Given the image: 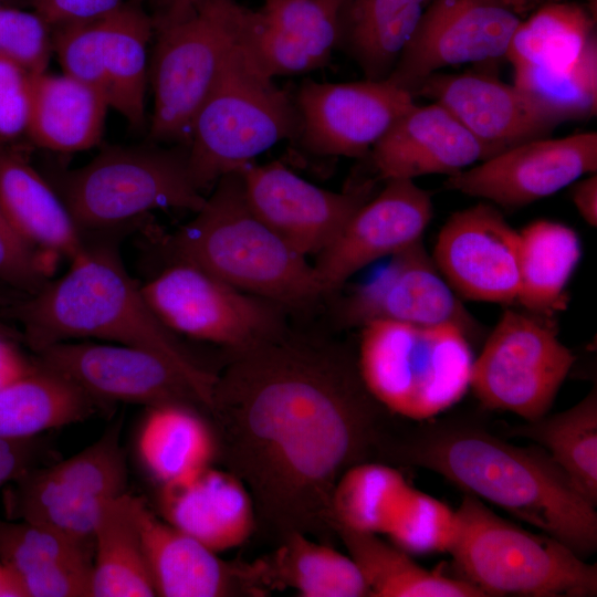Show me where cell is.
I'll list each match as a JSON object with an SVG mask.
<instances>
[{
    "instance_id": "cell-1",
    "label": "cell",
    "mask_w": 597,
    "mask_h": 597,
    "mask_svg": "<svg viewBox=\"0 0 597 597\" xmlns=\"http://www.w3.org/2000/svg\"><path fill=\"white\" fill-rule=\"evenodd\" d=\"M212 411L234 422L250 481L275 504L331 503L373 439L376 400L343 354L281 334L233 350Z\"/></svg>"
},
{
    "instance_id": "cell-2",
    "label": "cell",
    "mask_w": 597,
    "mask_h": 597,
    "mask_svg": "<svg viewBox=\"0 0 597 597\" xmlns=\"http://www.w3.org/2000/svg\"><path fill=\"white\" fill-rule=\"evenodd\" d=\"M406 462L430 470L554 537L580 557L597 548V513L548 454L509 443L464 422L426 426L400 449Z\"/></svg>"
},
{
    "instance_id": "cell-3",
    "label": "cell",
    "mask_w": 597,
    "mask_h": 597,
    "mask_svg": "<svg viewBox=\"0 0 597 597\" xmlns=\"http://www.w3.org/2000/svg\"><path fill=\"white\" fill-rule=\"evenodd\" d=\"M0 316L21 325L22 342L33 353L88 337L155 353L191 383L206 408L212 407L217 376L155 315L111 239L85 238L84 249L71 260L65 274L0 308Z\"/></svg>"
},
{
    "instance_id": "cell-4",
    "label": "cell",
    "mask_w": 597,
    "mask_h": 597,
    "mask_svg": "<svg viewBox=\"0 0 597 597\" xmlns=\"http://www.w3.org/2000/svg\"><path fill=\"white\" fill-rule=\"evenodd\" d=\"M172 261L193 264L282 306L323 295L314 266L248 202L240 170L222 176L195 217L167 241Z\"/></svg>"
},
{
    "instance_id": "cell-5",
    "label": "cell",
    "mask_w": 597,
    "mask_h": 597,
    "mask_svg": "<svg viewBox=\"0 0 597 597\" xmlns=\"http://www.w3.org/2000/svg\"><path fill=\"white\" fill-rule=\"evenodd\" d=\"M473 360L469 333L455 324L380 320L362 326L356 365L378 405L425 421L462 399L470 388Z\"/></svg>"
},
{
    "instance_id": "cell-6",
    "label": "cell",
    "mask_w": 597,
    "mask_h": 597,
    "mask_svg": "<svg viewBox=\"0 0 597 597\" xmlns=\"http://www.w3.org/2000/svg\"><path fill=\"white\" fill-rule=\"evenodd\" d=\"M455 512L449 553L484 596H596V565L562 542L511 523L470 494Z\"/></svg>"
},
{
    "instance_id": "cell-7",
    "label": "cell",
    "mask_w": 597,
    "mask_h": 597,
    "mask_svg": "<svg viewBox=\"0 0 597 597\" xmlns=\"http://www.w3.org/2000/svg\"><path fill=\"white\" fill-rule=\"evenodd\" d=\"M300 129L294 96L254 69L239 41L195 117L187 144L191 179L203 193L277 143L296 140Z\"/></svg>"
},
{
    "instance_id": "cell-8",
    "label": "cell",
    "mask_w": 597,
    "mask_h": 597,
    "mask_svg": "<svg viewBox=\"0 0 597 597\" xmlns=\"http://www.w3.org/2000/svg\"><path fill=\"white\" fill-rule=\"evenodd\" d=\"M52 185L84 235L157 209L197 212L206 200L191 179L186 144L107 148Z\"/></svg>"
},
{
    "instance_id": "cell-9",
    "label": "cell",
    "mask_w": 597,
    "mask_h": 597,
    "mask_svg": "<svg viewBox=\"0 0 597 597\" xmlns=\"http://www.w3.org/2000/svg\"><path fill=\"white\" fill-rule=\"evenodd\" d=\"M245 7L205 0L181 20L158 27L151 64L155 143L188 144L195 117L240 41Z\"/></svg>"
},
{
    "instance_id": "cell-10",
    "label": "cell",
    "mask_w": 597,
    "mask_h": 597,
    "mask_svg": "<svg viewBox=\"0 0 597 597\" xmlns=\"http://www.w3.org/2000/svg\"><path fill=\"white\" fill-rule=\"evenodd\" d=\"M127 479L116 422L67 459L13 478L3 496L6 517L50 526L87 543L102 507L126 492Z\"/></svg>"
},
{
    "instance_id": "cell-11",
    "label": "cell",
    "mask_w": 597,
    "mask_h": 597,
    "mask_svg": "<svg viewBox=\"0 0 597 597\" xmlns=\"http://www.w3.org/2000/svg\"><path fill=\"white\" fill-rule=\"evenodd\" d=\"M544 318L513 310L501 315L472 366L470 388L485 408L525 421L548 412L576 357Z\"/></svg>"
},
{
    "instance_id": "cell-12",
    "label": "cell",
    "mask_w": 597,
    "mask_h": 597,
    "mask_svg": "<svg viewBox=\"0 0 597 597\" xmlns=\"http://www.w3.org/2000/svg\"><path fill=\"white\" fill-rule=\"evenodd\" d=\"M140 286L155 315L178 336L239 350L285 331L282 305L187 262L172 261Z\"/></svg>"
},
{
    "instance_id": "cell-13",
    "label": "cell",
    "mask_w": 597,
    "mask_h": 597,
    "mask_svg": "<svg viewBox=\"0 0 597 597\" xmlns=\"http://www.w3.org/2000/svg\"><path fill=\"white\" fill-rule=\"evenodd\" d=\"M34 354L38 365L71 381L97 404L206 407L191 383L171 363L149 350L66 341Z\"/></svg>"
},
{
    "instance_id": "cell-14",
    "label": "cell",
    "mask_w": 597,
    "mask_h": 597,
    "mask_svg": "<svg viewBox=\"0 0 597 597\" xmlns=\"http://www.w3.org/2000/svg\"><path fill=\"white\" fill-rule=\"evenodd\" d=\"M301 116L296 140L320 156L360 158L415 103L387 80L322 83L304 80L295 96Z\"/></svg>"
},
{
    "instance_id": "cell-15",
    "label": "cell",
    "mask_w": 597,
    "mask_h": 597,
    "mask_svg": "<svg viewBox=\"0 0 597 597\" xmlns=\"http://www.w3.org/2000/svg\"><path fill=\"white\" fill-rule=\"evenodd\" d=\"M520 21L488 0H432L386 80L413 96L442 67L505 57Z\"/></svg>"
},
{
    "instance_id": "cell-16",
    "label": "cell",
    "mask_w": 597,
    "mask_h": 597,
    "mask_svg": "<svg viewBox=\"0 0 597 597\" xmlns=\"http://www.w3.org/2000/svg\"><path fill=\"white\" fill-rule=\"evenodd\" d=\"M597 170V134L537 138L516 145L454 175L444 186L502 207L548 197Z\"/></svg>"
},
{
    "instance_id": "cell-17",
    "label": "cell",
    "mask_w": 597,
    "mask_h": 597,
    "mask_svg": "<svg viewBox=\"0 0 597 597\" xmlns=\"http://www.w3.org/2000/svg\"><path fill=\"white\" fill-rule=\"evenodd\" d=\"M432 259L458 296L500 304L517 298L519 232L492 205L454 212L438 233Z\"/></svg>"
},
{
    "instance_id": "cell-18",
    "label": "cell",
    "mask_w": 597,
    "mask_h": 597,
    "mask_svg": "<svg viewBox=\"0 0 597 597\" xmlns=\"http://www.w3.org/2000/svg\"><path fill=\"white\" fill-rule=\"evenodd\" d=\"M350 217L313 265L323 294L363 268L422 240L433 213L430 195L413 180L389 179Z\"/></svg>"
},
{
    "instance_id": "cell-19",
    "label": "cell",
    "mask_w": 597,
    "mask_h": 597,
    "mask_svg": "<svg viewBox=\"0 0 597 597\" xmlns=\"http://www.w3.org/2000/svg\"><path fill=\"white\" fill-rule=\"evenodd\" d=\"M252 210L301 254L320 253L370 198V185L336 192L317 187L280 163L241 169Z\"/></svg>"
},
{
    "instance_id": "cell-20",
    "label": "cell",
    "mask_w": 597,
    "mask_h": 597,
    "mask_svg": "<svg viewBox=\"0 0 597 597\" xmlns=\"http://www.w3.org/2000/svg\"><path fill=\"white\" fill-rule=\"evenodd\" d=\"M346 326L373 321L416 325L455 324L469 334L476 325L446 281L422 240L390 256L389 264L353 290L339 307Z\"/></svg>"
},
{
    "instance_id": "cell-21",
    "label": "cell",
    "mask_w": 597,
    "mask_h": 597,
    "mask_svg": "<svg viewBox=\"0 0 597 597\" xmlns=\"http://www.w3.org/2000/svg\"><path fill=\"white\" fill-rule=\"evenodd\" d=\"M447 108L482 145L486 159L547 137L564 121L528 94L482 73L440 74L413 92Z\"/></svg>"
},
{
    "instance_id": "cell-22",
    "label": "cell",
    "mask_w": 597,
    "mask_h": 597,
    "mask_svg": "<svg viewBox=\"0 0 597 597\" xmlns=\"http://www.w3.org/2000/svg\"><path fill=\"white\" fill-rule=\"evenodd\" d=\"M344 0H265L247 9L240 46L266 77L324 67L338 49Z\"/></svg>"
},
{
    "instance_id": "cell-23",
    "label": "cell",
    "mask_w": 597,
    "mask_h": 597,
    "mask_svg": "<svg viewBox=\"0 0 597 597\" xmlns=\"http://www.w3.org/2000/svg\"><path fill=\"white\" fill-rule=\"evenodd\" d=\"M383 180L451 176L486 159L482 145L442 105L415 104L369 151Z\"/></svg>"
},
{
    "instance_id": "cell-24",
    "label": "cell",
    "mask_w": 597,
    "mask_h": 597,
    "mask_svg": "<svg viewBox=\"0 0 597 597\" xmlns=\"http://www.w3.org/2000/svg\"><path fill=\"white\" fill-rule=\"evenodd\" d=\"M160 510L168 523L218 554L241 546L255 524L254 501L245 483L211 465L163 485Z\"/></svg>"
},
{
    "instance_id": "cell-25",
    "label": "cell",
    "mask_w": 597,
    "mask_h": 597,
    "mask_svg": "<svg viewBox=\"0 0 597 597\" xmlns=\"http://www.w3.org/2000/svg\"><path fill=\"white\" fill-rule=\"evenodd\" d=\"M0 561L24 597H87L93 561L87 543L50 526L0 517Z\"/></svg>"
},
{
    "instance_id": "cell-26",
    "label": "cell",
    "mask_w": 597,
    "mask_h": 597,
    "mask_svg": "<svg viewBox=\"0 0 597 597\" xmlns=\"http://www.w3.org/2000/svg\"><path fill=\"white\" fill-rule=\"evenodd\" d=\"M0 207L14 229L33 247L70 261L85 237L53 185L22 151L0 139Z\"/></svg>"
},
{
    "instance_id": "cell-27",
    "label": "cell",
    "mask_w": 597,
    "mask_h": 597,
    "mask_svg": "<svg viewBox=\"0 0 597 597\" xmlns=\"http://www.w3.org/2000/svg\"><path fill=\"white\" fill-rule=\"evenodd\" d=\"M136 517L156 596L221 597L233 591L234 574L218 553L157 516L142 498Z\"/></svg>"
},
{
    "instance_id": "cell-28",
    "label": "cell",
    "mask_w": 597,
    "mask_h": 597,
    "mask_svg": "<svg viewBox=\"0 0 597 597\" xmlns=\"http://www.w3.org/2000/svg\"><path fill=\"white\" fill-rule=\"evenodd\" d=\"M108 107L101 92L64 73L36 74L27 133L41 148L86 150L100 143Z\"/></svg>"
},
{
    "instance_id": "cell-29",
    "label": "cell",
    "mask_w": 597,
    "mask_h": 597,
    "mask_svg": "<svg viewBox=\"0 0 597 597\" xmlns=\"http://www.w3.org/2000/svg\"><path fill=\"white\" fill-rule=\"evenodd\" d=\"M432 0H344L338 49L365 78L386 80Z\"/></svg>"
},
{
    "instance_id": "cell-30",
    "label": "cell",
    "mask_w": 597,
    "mask_h": 597,
    "mask_svg": "<svg viewBox=\"0 0 597 597\" xmlns=\"http://www.w3.org/2000/svg\"><path fill=\"white\" fill-rule=\"evenodd\" d=\"M579 235L570 227L536 220L519 232L520 290L516 301L548 317L566 307V287L580 260Z\"/></svg>"
},
{
    "instance_id": "cell-31",
    "label": "cell",
    "mask_w": 597,
    "mask_h": 597,
    "mask_svg": "<svg viewBox=\"0 0 597 597\" xmlns=\"http://www.w3.org/2000/svg\"><path fill=\"white\" fill-rule=\"evenodd\" d=\"M136 500L125 492L101 510L93 532V597L156 596L137 523Z\"/></svg>"
},
{
    "instance_id": "cell-32",
    "label": "cell",
    "mask_w": 597,
    "mask_h": 597,
    "mask_svg": "<svg viewBox=\"0 0 597 597\" xmlns=\"http://www.w3.org/2000/svg\"><path fill=\"white\" fill-rule=\"evenodd\" d=\"M155 27L138 6L123 3L102 18V51L109 107L133 127L145 123L147 48Z\"/></svg>"
},
{
    "instance_id": "cell-33",
    "label": "cell",
    "mask_w": 597,
    "mask_h": 597,
    "mask_svg": "<svg viewBox=\"0 0 597 597\" xmlns=\"http://www.w3.org/2000/svg\"><path fill=\"white\" fill-rule=\"evenodd\" d=\"M97 405L71 381L36 364L33 371L0 388V439L25 440L80 422Z\"/></svg>"
},
{
    "instance_id": "cell-34",
    "label": "cell",
    "mask_w": 597,
    "mask_h": 597,
    "mask_svg": "<svg viewBox=\"0 0 597 597\" xmlns=\"http://www.w3.org/2000/svg\"><path fill=\"white\" fill-rule=\"evenodd\" d=\"M338 531L370 597H485L463 578L426 569L408 552L376 534Z\"/></svg>"
},
{
    "instance_id": "cell-35",
    "label": "cell",
    "mask_w": 597,
    "mask_h": 597,
    "mask_svg": "<svg viewBox=\"0 0 597 597\" xmlns=\"http://www.w3.org/2000/svg\"><path fill=\"white\" fill-rule=\"evenodd\" d=\"M139 457L161 485L184 481L210 465L214 441L191 407H151L138 437Z\"/></svg>"
},
{
    "instance_id": "cell-36",
    "label": "cell",
    "mask_w": 597,
    "mask_h": 597,
    "mask_svg": "<svg viewBox=\"0 0 597 597\" xmlns=\"http://www.w3.org/2000/svg\"><path fill=\"white\" fill-rule=\"evenodd\" d=\"M509 434L536 442L574 488L597 505L596 388L567 410L512 427Z\"/></svg>"
},
{
    "instance_id": "cell-37",
    "label": "cell",
    "mask_w": 597,
    "mask_h": 597,
    "mask_svg": "<svg viewBox=\"0 0 597 597\" xmlns=\"http://www.w3.org/2000/svg\"><path fill=\"white\" fill-rule=\"evenodd\" d=\"M591 12L561 0L541 6L516 25L505 57L514 67L570 65L595 33Z\"/></svg>"
},
{
    "instance_id": "cell-38",
    "label": "cell",
    "mask_w": 597,
    "mask_h": 597,
    "mask_svg": "<svg viewBox=\"0 0 597 597\" xmlns=\"http://www.w3.org/2000/svg\"><path fill=\"white\" fill-rule=\"evenodd\" d=\"M410 489L396 469L358 462L346 469L336 481L331 509L338 527L385 534Z\"/></svg>"
},
{
    "instance_id": "cell-39",
    "label": "cell",
    "mask_w": 597,
    "mask_h": 597,
    "mask_svg": "<svg viewBox=\"0 0 597 597\" xmlns=\"http://www.w3.org/2000/svg\"><path fill=\"white\" fill-rule=\"evenodd\" d=\"M280 576L303 597H365L366 583L349 555L295 532L277 555Z\"/></svg>"
},
{
    "instance_id": "cell-40",
    "label": "cell",
    "mask_w": 597,
    "mask_h": 597,
    "mask_svg": "<svg viewBox=\"0 0 597 597\" xmlns=\"http://www.w3.org/2000/svg\"><path fill=\"white\" fill-rule=\"evenodd\" d=\"M514 85L564 122L587 119L597 111V40L562 69L514 67Z\"/></svg>"
},
{
    "instance_id": "cell-41",
    "label": "cell",
    "mask_w": 597,
    "mask_h": 597,
    "mask_svg": "<svg viewBox=\"0 0 597 597\" xmlns=\"http://www.w3.org/2000/svg\"><path fill=\"white\" fill-rule=\"evenodd\" d=\"M457 524L455 511L411 486L384 535L409 554L449 552Z\"/></svg>"
},
{
    "instance_id": "cell-42",
    "label": "cell",
    "mask_w": 597,
    "mask_h": 597,
    "mask_svg": "<svg viewBox=\"0 0 597 597\" xmlns=\"http://www.w3.org/2000/svg\"><path fill=\"white\" fill-rule=\"evenodd\" d=\"M52 45L64 74L97 90L106 97L102 18L57 25Z\"/></svg>"
},
{
    "instance_id": "cell-43",
    "label": "cell",
    "mask_w": 597,
    "mask_h": 597,
    "mask_svg": "<svg viewBox=\"0 0 597 597\" xmlns=\"http://www.w3.org/2000/svg\"><path fill=\"white\" fill-rule=\"evenodd\" d=\"M49 27L35 12L0 8V54L32 75L46 72L53 50Z\"/></svg>"
},
{
    "instance_id": "cell-44",
    "label": "cell",
    "mask_w": 597,
    "mask_h": 597,
    "mask_svg": "<svg viewBox=\"0 0 597 597\" xmlns=\"http://www.w3.org/2000/svg\"><path fill=\"white\" fill-rule=\"evenodd\" d=\"M46 256L14 229L0 207V287L22 297L36 293L49 281Z\"/></svg>"
},
{
    "instance_id": "cell-45",
    "label": "cell",
    "mask_w": 597,
    "mask_h": 597,
    "mask_svg": "<svg viewBox=\"0 0 597 597\" xmlns=\"http://www.w3.org/2000/svg\"><path fill=\"white\" fill-rule=\"evenodd\" d=\"M33 76L0 54V138L3 140L27 132Z\"/></svg>"
},
{
    "instance_id": "cell-46",
    "label": "cell",
    "mask_w": 597,
    "mask_h": 597,
    "mask_svg": "<svg viewBox=\"0 0 597 597\" xmlns=\"http://www.w3.org/2000/svg\"><path fill=\"white\" fill-rule=\"evenodd\" d=\"M35 13L49 25H62L103 18L124 2L123 0H32Z\"/></svg>"
},
{
    "instance_id": "cell-47",
    "label": "cell",
    "mask_w": 597,
    "mask_h": 597,
    "mask_svg": "<svg viewBox=\"0 0 597 597\" xmlns=\"http://www.w3.org/2000/svg\"><path fill=\"white\" fill-rule=\"evenodd\" d=\"M20 341L0 334V388L9 385L36 367L35 360H29L20 350Z\"/></svg>"
},
{
    "instance_id": "cell-48",
    "label": "cell",
    "mask_w": 597,
    "mask_h": 597,
    "mask_svg": "<svg viewBox=\"0 0 597 597\" xmlns=\"http://www.w3.org/2000/svg\"><path fill=\"white\" fill-rule=\"evenodd\" d=\"M572 200L583 218L590 227L597 226V175L589 174L578 179L572 188Z\"/></svg>"
},
{
    "instance_id": "cell-49",
    "label": "cell",
    "mask_w": 597,
    "mask_h": 597,
    "mask_svg": "<svg viewBox=\"0 0 597 597\" xmlns=\"http://www.w3.org/2000/svg\"><path fill=\"white\" fill-rule=\"evenodd\" d=\"M21 441L0 439V488L22 472Z\"/></svg>"
},
{
    "instance_id": "cell-50",
    "label": "cell",
    "mask_w": 597,
    "mask_h": 597,
    "mask_svg": "<svg viewBox=\"0 0 597 597\" xmlns=\"http://www.w3.org/2000/svg\"><path fill=\"white\" fill-rule=\"evenodd\" d=\"M205 0H171L166 12L155 22V27H161L190 14Z\"/></svg>"
},
{
    "instance_id": "cell-51",
    "label": "cell",
    "mask_w": 597,
    "mask_h": 597,
    "mask_svg": "<svg viewBox=\"0 0 597 597\" xmlns=\"http://www.w3.org/2000/svg\"><path fill=\"white\" fill-rule=\"evenodd\" d=\"M495 3L509 11L515 13L521 18L522 14L532 12L543 4L558 0H488Z\"/></svg>"
},
{
    "instance_id": "cell-52",
    "label": "cell",
    "mask_w": 597,
    "mask_h": 597,
    "mask_svg": "<svg viewBox=\"0 0 597 597\" xmlns=\"http://www.w3.org/2000/svg\"><path fill=\"white\" fill-rule=\"evenodd\" d=\"M0 597H24L13 574L0 561Z\"/></svg>"
},
{
    "instance_id": "cell-53",
    "label": "cell",
    "mask_w": 597,
    "mask_h": 597,
    "mask_svg": "<svg viewBox=\"0 0 597 597\" xmlns=\"http://www.w3.org/2000/svg\"><path fill=\"white\" fill-rule=\"evenodd\" d=\"M22 298L19 294L0 287V308L7 307Z\"/></svg>"
},
{
    "instance_id": "cell-54",
    "label": "cell",
    "mask_w": 597,
    "mask_h": 597,
    "mask_svg": "<svg viewBox=\"0 0 597 597\" xmlns=\"http://www.w3.org/2000/svg\"><path fill=\"white\" fill-rule=\"evenodd\" d=\"M0 334L13 337L22 342L21 331H18L14 326H11L8 322L3 321V317L0 316Z\"/></svg>"
},
{
    "instance_id": "cell-55",
    "label": "cell",
    "mask_w": 597,
    "mask_h": 597,
    "mask_svg": "<svg viewBox=\"0 0 597 597\" xmlns=\"http://www.w3.org/2000/svg\"><path fill=\"white\" fill-rule=\"evenodd\" d=\"M170 1L171 0H156L157 6L159 8V13H158L157 19H159L166 12V10L168 9L170 4Z\"/></svg>"
},
{
    "instance_id": "cell-56",
    "label": "cell",
    "mask_w": 597,
    "mask_h": 597,
    "mask_svg": "<svg viewBox=\"0 0 597 597\" xmlns=\"http://www.w3.org/2000/svg\"><path fill=\"white\" fill-rule=\"evenodd\" d=\"M588 1H589V3H590V11H591V13H593V12H594L593 6H594V9L596 10V0H588ZM594 14H595V12H594Z\"/></svg>"
}]
</instances>
